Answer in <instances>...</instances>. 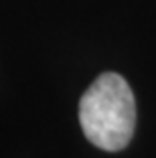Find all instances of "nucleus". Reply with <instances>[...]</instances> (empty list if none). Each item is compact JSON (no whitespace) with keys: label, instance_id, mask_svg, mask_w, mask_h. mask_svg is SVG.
<instances>
[{"label":"nucleus","instance_id":"obj_1","mask_svg":"<svg viewBox=\"0 0 156 158\" xmlns=\"http://www.w3.org/2000/svg\"><path fill=\"white\" fill-rule=\"evenodd\" d=\"M79 122L93 146L108 152L126 148L136 128V102L128 81L118 73H101L81 95Z\"/></svg>","mask_w":156,"mask_h":158}]
</instances>
